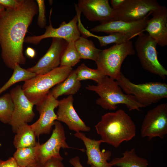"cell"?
Listing matches in <instances>:
<instances>
[{"instance_id": "cell-1", "label": "cell", "mask_w": 167, "mask_h": 167, "mask_svg": "<svg viewBox=\"0 0 167 167\" xmlns=\"http://www.w3.org/2000/svg\"><path fill=\"white\" fill-rule=\"evenodd\" d=\"M38 12L36 1L24 0L16 10H6L0 19V45L2 59L6 66L13 69L17 64H25L23 44L28 29Z\"/></svg>"}, {"instance_id": "cell-2", "label": "cell", "mask_w": 167, "mask_h": 167, "mask_svg": "<svg viewBox=\"0 0 167 167\" xmlns=\"http://www.w3.org/2000/svg\"><path fill=\"white\" fill-rule=\"evenodd\" d=\"M95 127L103 143L116 148L123 141L131 140L136 133L134 122L122 109L104 114Z\"/></svg>"}, {"instance_id": "cell-3", "label": "cell", "mask_w": 167, "mask_h": 167, "mask_svg": "<svg viewBox=\"0 0 167 167\" xmlns=\"http://www.w3.org/2000/svg\"><path fill=\"white\" fill-rule=\"evenodd\" d=\"M85 88L98 95L96 103L105 109L115 110L118 104L125 105L129 111H139L140 108L145 107L134 96L125 93L116 80L106 76L96 85H88Z\"/></svg>"}, {"instance_id": "cell-4", "label": "cell", "mask_w": 167, "mask_h": 167, "mask_svg": "<svg viewBox=\"0 0 167 167\" xmlns=\"http://www.w3.org/2000/svg\"><path fill=\"white\" fill-rule=\"evenodd\" d=\"M72 70V67L59 66L46 74L36 75L24 81L22 86L23 91L36 106L45 100L51 88L63 81Z\"/></svg>"}, {"instance_id": "cell-5", "label": "cell", "mask_w": 167, "mask_h": 167, "mask_svg": "<svg viewBox=\"0 0 167 167\" xmlns=\"http://www.w3.org/2000/svg\"><path fill=\"white\" fill-rule=\"evenodd\" d=\"M135 51L130 40L101 50L95 62L98 70L104 76L117 80L120 77L123 62L128 55H134Z\"/></svg>"}, {"instance_id": "cell-6", "label": "cell", "mask_w": 167, "mask_h": 167, "mask_svg": "<svg viewBox=\"0 0 167 167\" xmlns=\"http://www.w3.org/2000/svg\"><path fill=\"white\" fill-rule=\"evenodd\" d=\"M116 80L125 93L134 96L137 101L145 107L167 98V84L165 83L155 82L135 84L122 73L120 78Z\"/></svg>"}, {"instance_id": "cell-7", "label": "cell", "mask_w": 167, "mask_h": 167, "mask_svg": "<svg viewBox=\"0 0 167 167\" xmlns=\"http://www.w3.org/2000/svg\"><path fill=\"white\" fill-rule=\"evenodd\" d=\"M138 36L135 46L143 68L163 79H165L167 76V71L158 59L157 42L147 33L142 32Z\"/></svg>"}, {"instance_id": "cell-8", "label": "cell", "mask_w": 167, "mask_h": 167, "mask_svg": "<svg viewBox=\"0 0 167 167\" xmlns=\"http://www.w3.org/2000/svg\"><path fill=\"white\" fill-rule=\"evenodd\" d=\"M54 128L53 130L52 135L49 138L45 143L40 144L37 143V161L44 165L49 160L55 158L63 160L60 151L63 149L75 148L81 151L84 149L76 148L70 147L67 143L64 127L61 122L56 121Z\"/></svg>"}, {"instance_id": "cell-9", "label": "cell", "mask_w": 167, "mask_h": 167, "mask_svg": "<svg viewBox=\"0 0 167 167\" xmlns=\"http://www.w3.org/2000/svg\"><path fill=\"white\" fill-rule=\"evenodd\" d=\"M140 134L149 140L155 137L164 138L167 134L166 103L161 104L147 112L141 125Z\"/></svg>"}, {"instance_id": "cell-10", "label": "cell", "mask_w": 167, "mask_h": 167, "mask_svg": "<svg viewBox=\"0 0 167 167\" xmlns=\"http://www.w3.org/2000/svg\"><path fill=\"white\" fill-rule=\"evenodd\" d=\"M52 9L50 10L49 16V26H45V33L40 36H28L25 37L24 42L37 45L43 39L48 38H58L63 39L68 43L75 42L80 36V33L79 29L77 23L78 19V14L68 23L63 22L58 28H54L51 20Z\"/></svg>"}, {"instance_id": "cell-11", "label": "cell", "mask_w": 167, "mask_h": 167, "mask_svg": "<svg viewBox=\"0 0 167 167\" xmlns=\"http://www.w3.org/2000/svg\"><path fill=\"white\" fill-rule=\"evenodd\" d=\"M12 99L14 109L9 124L14 133L21 125L31 122L35 116L33 111L34 105L24 93L22 86L18 85L10 92Z\"/></svg>"}, {"instance_id": "cell-12", "label": "cell", "mask_w": 167, "mask_h": 167, "mask_svg": "<svg viewBox=\"0 0 167 167\" xmlns=\"http://www.w3.org/2000/svg\"><path fill=\"white\" fill-rule=\"evenodd\" d=\"M156 0H125L114 10V20L134 22L140 20L161 6Z\"/></svg>"}, {"instance_id": "cell-13", "label": "cell", "mask_w": 167, "mask_h": 167, "mask_svg": "<svg viewBox=\"0 0 167 167\" xmlns=\"http://www.w3.org/2000/svg\"><path fill=\"white\" fill-rule=\"evenodd\" d=\"M58 104V101L49 92L45 100L36 106L40 117L36 121L31 125L37 137L51 132L55 121L57 120V116L54 109Z\"/></svg>"}, {"instance_id": "cell-14", "label": "cell", "mask_w": 167, "mask_h": 167, "mask_svg": "<svg viewBox=\"0 0 167 167\" xmlns=\"http://www.w3.org/2000/svg\"><path fill=\"white\" fill-rule=\"evenodd\" d=\"M68 43L63 39L52 38L51 44L46 53L36 64L27 70L36 75L47 73L60 66L62 54Z\"/></svg>"}, {"instance_id": "cell-15", "label": "cell", "mask_w": 167, "mask_h": 167, "mask_svg": "<svg viewBox=\"0 0 167 167\" xmlns=\"http://www.w3.org/2000/svg\"><path fill=\"white\" fill-rule=\"evenodd\" d=\"M78 8L86 18L101 24L114 20V10L108 0H79Z\"/></svg>"}, {"instance_id": "cell-16", "label": "cell", "mask_w": 167, "mask_h": 167, "mask_svg": "<svg viewBox=\"0 0 167 167\" xmlns=\"http://www.w3.org/2000/svg\"><path fill=\"white\" fill-rule=\"evenodd\" d=\"M152 12L143 19L134 22L114 20L104 23L90 29L94 32H104L107 33L119 32L127 35L131 38L138 36L146 27L149 16Z\"/></svg>"}, {"instance_id": "cell-17", "label": "cell", "mask_w": 167, "mask_h": 167, "mask_svg": "<svg viewBox=\"0 0 167 167\" xmlns=\"http://www.w3.org/2000/svg\"><path fill=\"white\" fill-rule=\"evenodd\" d=\"M73 102L72 95L58 101L57 121L65 123L70 130L75 132L89 131L90 127L85 124L77 114L73 106Z\"/></svg>"}, {"instance_id": "cell-18", "label": "cell", "mask_w": 167, "mask_h": 167, "mask_svg": "<svg viewBox=\"0 0 167 167\" xmlns=\"http://www.w3.org/2000/svg\"><path fill=\"white\" fill-rule=\"evenodd\" d=\"M151 14L152 17L148 19L146 27L141 33L147 32L158 45L164 47L167 45V9L165 6H161Z\"/></svg>"}, {"instance_id": "cell-19", "label": "cell", "mask_w": 167, "mask_h": 167, "mask_svg": "<svg viewBox=\"0 0 167 167\" xmlns=\"http://www.w3.org/2000/svg\"><path fill=\"white\" fill-rule=\"evenodd\" d=\"M74 135L84 142L88 158L87 164L93 165L95 167H113L107 162L110 159L111 152L105 150L101 151L100 150V144L103 143L101 139L95 140L91 139L80 131L75 132Z\"/></svg>"}, {"instance_id": "cell-20", "label": "cell", "mask_w": 167, "mask_h": 167, "mask_svg": "<svg viewBox=\"0 0 167 167\" xmlns=\"http://www.w3.org/2000/svg\"><path fill=\"white\" fill-rule=\"evenodd\" d=\"M81 86L80 81L77 78L75 70H72L62 82L57 85L50 93L55 99L62 95H71L76 94Z\"/></svg>"}, {"instance_id": "cell-21", "label": "cell", "mask_w": 167, "mask_h": 167, "mask_svg": "<svg viewBox=\"0 0 167 167\" xmlns=\"http://www.w3.org/2000/svg\"><path fill=\"white\" fill-rule=\"evenodd\" d=\"M78 27L82 36L86 38L89 37L96 38L98 40L101 47L105 46L112 43L120 44L126 42L131 39L129 36L119 32L112 33L105 36H97L92 33L84 27L80 18L78 19Z\"/></svg>"}, {"instance_id": "cell-22", "label": "cell", "mask_w": 167, "mask_h": 167, "mask_svg": "<svg viewBox=\"0 0 167 167\" xmlns=\"http://www.w3.org/2000/svg\"><path fill=\"white\" fill-rule=\"evenodd\" d=\"M15 135L13 144L17 149L36 145V135L31 125L24 124L19 127Z\"/></svg>"}, {"instance_id": "cell-23", "label": "cell", "mask_w": 167, "mask_h": 167, "mask_svg": "<svg viewBox=\"0 0 167 167\" xmlns=\"http://www.w3.org/2000/svg\"><path fill=\"white\" fill-rule=\"evenodd\" d=\"M122 155V157L115 158L110 161L109 163L113 167H148V160L138 156L134 148L126 151Z\"/></svg>"}, {"instance_id": "cell-24", "label": "cell", "mask_w": 167, "mask_h": 167, "mask_svg": "<svg viewBox=\"0 0 167 167\" xmlns=\"http://www.w3.org/2000/svg\"><path fill=\"white\" fill-rule=\"evenodd\" d=\"M81 59H88L96 62L101 50L96 48L92 41L80 36L74 42Z\"/></svg>"}, {"instance_id": "cell-25", "label": "cell", "mask_w": 167, "mask_h": 167, "mask_svg": "<svg viewBox=\"0 0 167 167\" xmlns=\"http://www.w3.org/2000/svg\"><path fill=\"white\" fill-rule=\"evenodd\" d=\"M36 151L37 144L34 147L17 148L13 157L20 166L26 167L38 161Z\"/></svg>"}, {"instance_id": "cell-26", "label": "cell", "mask_w": 167, "mask_h": 167, "mask_svg": "<svg viewBox=\"0 0 167 167\" xmlns=\"http://www.w3.org/2000/svg\"><path fill=\"white\" fill-rule=\"evenodd\" d=\"M13 70V73L11 77L0 88V95L16 83L25 81L36 75L27 69L22 68L19 64L16 65Z\"/></svg>"}, {"instance_id": "cell-27", "label": "cell", "mask_w": 167, "mask_h": 167, "mask_svg": "<svg viewBox=\"0 0 167 167\" xmlns=\"http://www.w3.org/2000/svg\"><path fill=\"white\" fill-rule=\"evenodd\" d=\"M14 109V104L10 93L0 97V121L9 124Z\"/></svg>"}, {"instance_id": "cell-28", "label": "cell", "mask_w": 167, "mask_h": 167, "mask_svg": "<svg viewBox=\"0 0 167 167\" xmlns=\"http://www.w3.org/2000/svg\"><path fill=\"white\" fill-rule=\"evenodd\" d=\"M74 42L68 43L61 56L60 66L72 67L80 61L81 58Z\"/></svg>"}, {"instance_id": "cell-29", "label": "cell", "mask_w": 167, "mask_h": 167, "mask_svg": "<svg viewBox=\"0 0 167 167\" xmlns=\"http://www.w3.org/2000/svg\"><path fill=\"white\" fill-rule=\"evenodd\" d=\"M75 71L77 78L80 81L91 79L98 83L105 76L97 69H94L89 68L84 63L79 66Z\"/></svg>"}, {"instance_id": "cell-30", "label": "cell", "mask_w": 167, "mask_h": 167, "mask_svg": "<svg viewBox=\"0 0 167 167\" xmlns=\"http://www.w3.org/2000/svg\"><path fill=\"white\" fill-rule=\"evenodd\" d=\"M36 2L38 6V12L37 24L40 28H42L45 27L47 21L45 1L43 0H36Z\"/></svg>"}, {"instance_id": "cell-31", "label": "cell", "mask_w": 167, "mask_h": 167, "mask_svg": "<svg viewBox=\"0 0 167 167\" xmlns=\"http://www.w3.org/2000/svg\"><path fill=\"white\" fill-rule=\"evenodd\" d=\"M24 0H0V6L6 10L19 9L23 5Z\"/></svg>"}, {"instance_id": "cell-32", "label": "cell", "mask_w": 167, "mask_h": 167, "mask_svg": "<svg viewBox=\"0 0 167 167\" xmlns=\"http://www.w3.org/2000/svg\"><path fill=\"white\" fill-rule=\"evenodd\" d=\"M62 160L52 158L48 160L44 165V167H65Z\"/></svg>"}, {"instance_id": "cell-33", "label": "cell", "mask_w": 167, "mask_h": 167, "mask_svg": "<svg viewBox=\"0 0 167 167\" xmlns=\"http://www.w3.org/2000/svg\"><path fill=\"white\" fill-rule=\"evenodd\" d=\"M0 167H21L17 163L13 157L3 161L0 160Z\"/></svg>"}, {"instance_id": "cell-34", "label": "cell", "mask_w": 167, "mask_h": 167, "mask_svg": "<svg viewBox=\"0 0 167 167\" xmlns=\"http://www.w3.org/2000/svg\"><path fill=\"white\" fill-rule=\"evenodd\" d=\"M69 162L74 167H84L80 163L79 157L78 156L71 158L69 160ZM90 165L91 167H95L93 165Z\"/></svg>"}, {"instance_id": "cell-35", "label": "cell", "mask_w": 167, "mask_h": 167, "mask_svg": "<svg viewBox=\"0 0 167 167\" xmlns=\"http://www.w3.org/2000/svg\"><path fill=\"white\" fill-rule=\"evenodd\" d=\"M125 0H111L110 2L111 7L114 10L119 8L124 2Z\"/></svg>"}, {"instance_id": "cell-36", "label": "cell", "mask_w": 167, "mask_h": 167, "mask_svg": "<svg viewBox=\"0 0 167 167\" xmlns=\"http://www.w3.org/2000/svg\"><path fill=\"white\" fill-rule=\"evenodd\" d=\"M25 53L26 55L31 58H33L36 55L35 50L32 48L30 47L27 48Z\"/></svg>"}, {"instance_id": "cell-37", "label": "cell", "mask_w": 167, "mask_h": 167, "mask_svg": "<svg viewBox=\"0 0 167 167\" xmlns=\"http://www.w3.org/2000/svg\"><path fill=\"white\" fill-rule=\"evenodd\" d=\"M26 167H44V165L36 161Z\"/></svg>"}, {"instance_id": "cell-38", "label": "cell", "mask_w": 167, "mask_h": 167, "mask_svg": "<svg viewBox=\"0 0 167 167\" xmlns=\"http://www.w3.org/2000/svg\"><path fill=\"white\" fill-rule=\"evenodd\" d=\"M6 12V10L0 6V19L2 18Z\"/></svg>"}, {"instance_id": "cell-39", "label": "cell", "mask_w": 167, "mask_h": 167, "mask_svg": "<svg viewBox=\"0 0 167 167\" xmlns=\"http://www.w3.org/2000/svg\"></svg>"}]
</instances>
